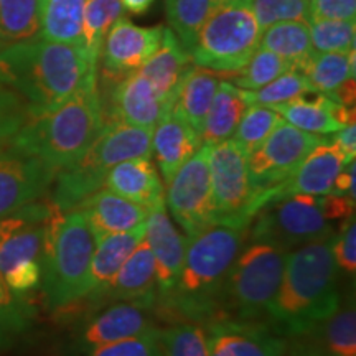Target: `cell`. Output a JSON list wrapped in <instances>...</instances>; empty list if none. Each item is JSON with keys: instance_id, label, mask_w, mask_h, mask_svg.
Here are the masks:
<instances>
[{"instance_id": "cell-24", "label": "cell", "mask_w": 356, "mask_h": 356, "mask_svg": "<svg viewBox=\"0 0 356 356\" xmlns=\"http://www.w3.org/2000/svg\"><path fill=\"white\" fill-rule=\"evenodd\" d=\"M202 147L200 134L173 111L160 118L152 131V154L162 180L168 184Z\"/></svg>"}, {"instance_id": "cell-22", "label": "cell", "mask_w": 356, "mask_h": 356, "mask_svg": "<svg viewBox=\"0 0 356 356\" xmlns=\"http://www.w3.org/2000/svg\"><path fill=\"white\" fill-rule=\"evenodd\" d=\"M284 121L315 136H330L355 122V108L338 104L323 92H304L293 99L273 106Z\"/></svg>"}, {"instance_id": "cell-32", "label": "cell", "mask_w": 356, "mask_h": 356, "mask_svg": "<svg viewBox=\"0 0 356 356\" xmlns=\"http://www.w3.org/2000/svg\"><path fill=\"white\" fill-rule=\"evenodd\" d=\"M314 91L330 95L348 79H355V50L351 51H314L300 70Z\"/></svg>"}, {"instance_id": "cell-33", "label": "cell", "mask_w": 356, "mask_h": 356, "mask_svg": "<svg viewBox=\"0 0 356 356\" xmlns=\"http://www.w3.org/2000/svg\"><path fill=\"white\" fill-rule=\"evenodd\" d=\"M121 0H88L84 7L81 47L95 63H99L101 48L106 35L122 17Z\"/></svg>"}, {"instance_id": "cell-48", "label": "cell", "mask_w": 356, "mask_h": 356, "mask_svg": "<svg viewBox=\"0 0 356 356\" xmlns=\"http://www.w3.org/2000/svg\"><path fill=\"white\" fill-rule=\"evenodd\" d=\"M310 19L355 20L356 0H310Z\"/></svg>"}, {"instance_id": "cell-11", "label": "cell", "mask_w": 356, "mask_h": 356, "mask_svg": "<svg viewBox=\"0 0 356 356\" xmlns=\"http://www.w3.org/2000/svg\"><path fill=\"white\" fill-rule=\"evenodd\" d=\"M210 149L211 145L202 144L167 184L168 213L188 239L215 225Z\"/></svg>"}, {"instance_id": "cell-43", "label": "cell", "mask_w": 356, "mask_h": 356, "mask_svg": "<svg viewBox=\"0 0 356 356\" xmlns=\"http://www.w3.org/2000/svg\"><path fill=\"white\" fill-rule=\"evenodd\" d=\"M261 30L279 22L310 20V0H251Z\"/></svg>"}, {"instance_id": "cell-9", "label": "cell", "mask_w": 356, "mask_h": 356, "mask_svg": "<svg viewBox=\"0 0 356 356\" xmlns=\"http://www.w3.org/2000/svg\"><path fill=\"white\" fill-rule=\"evenodd\" d=\"M251 241L269 243L284 251L328 238L333 231L322 210V197L297 193L267 202L249 225Z\"/></svg>"}, {"instance_id": "cell-40", "label": "cell", "mask_w": 356, "mask_h": 356, "mask_svg": "<svg viewBox=\"0 0 356 356\" xmlns=\"http://www.w3.org/2000/svg\"><path fill=\"white\" fill-rule=\"evenodd\" d=\"M291 70L287 61L275 55V53L266 50V48H257L254 55L249 58V61L241 70L233 73V84L236 88L244 89V91H254L259 89L275 78Z\"/></svg>"}, {"instance_id": "cell-38", "label": "cell", "mask_w": 356, "mask_h": 356, "mask_svg": "<svg viewBox=\"0 0 356 356\" xmlns=\"http://www.w3.org/2000/svg\"><path fill=\"white\" fill-rule=\"evenodd\" d=\"M163 356H210L207 330L193 322H175L159 328Z\"/></svg>"}, {"instance_id": "cell-23", "label": "cell", "mask_w": 356, "mask_h": 356, "mask_svg": "<svg viewBox=\"0 0 356 356\" xmlns=\"http://www.w3.org/2000/svg\"><path fill=\"white\" fill-rule=\"evenodd\" d=\"M86 218L96 244L111 234L126 233L147 221L149 208L119 197L109 190H97L79 203L78 208Z\"/></svg>"}, {"instance_id": "cell-5", "label": "cell", "mask_w": 356, "mask_h": 356, "mask_svg": "<svg viewBox=\"0 0 356 356\" xmlns=\"http://www.w3.org/2000/svg\"><path fill=\"white\" fill-rule=\"evenodd\" d=\"M96 238L79 210L56 211L48 226L42 257L44 304L63 312L86 296V282Z\"/></svg>"}, {"instance_id": "cell-34", "label": "cell", "mask_w": 356, "mask_h": 356, "mask_svg": "<svg viewBox=\"0 0 356 356\" xmlns=\"http://www.w3.org/2000/svg\"><path fill=\"white\" fill-rule=\"evenodd\" d=\"M33 310L24 296L13 292L0 273V355L10 350L32 327Z\"/></svg>"}, {"instance_id": "cell-6", "label": "cell", "mask_w": 356, "mask_h": 356, "mask_svg": "<svg viewBox=\"0 0 356 356\" xmlns=\"http://www.w3.org/2000/svg\"><path fill=\"white\" fill-rule=\"evenodd\" d=\"M152 155V131L126 122H104L99 136L71 165L56 172L50 202L60 211L79 207L89 195L101 190L108 172L124 160Z\"/></svg>"}, {"instance_id": "cell-17", "label": "cell", "mask_w": 356, "mask_h": 356, "mask_svg": "<svg viewBox=\"0 0 356 356\" xmlns=\"http://www.w3.org/2000/svg\"><path fill=\"white\" fill-rule=\"evenodd\" d=\"M162 26L145 29L121 17L106 35L101 48L102 73L119 79L140 70L162 42Z\"/></svg>"}, {"instance_id": "cell-55", "label": "cell", "mask_w": 356, "mask_h": 356, "mask_svg": "<svg viewBox=\"0 0 356 356\" xmlns=\"http://www.w3.org/2000/svg\"><path fill=\"white\" fill-rule=\"evenodd\" d=\"M2 47H3V44H2V43H0V50H2Z\"/></svg>"}, {"instance_id": "cell-42", "label": "cell", "mask_w": 356, "mask_h": 356, "mask_svg": "<svg viewBox=\"0 0 356 356\" xmlns=\"http://www.w3.org/2000/svg\"><path fill=\"white\" fill-rule=\"evenodd\" d=\"M309 30L314 51L328 53L355 50V20L310 19Z\"/></svg>"}, {"instance_id": "cell-45", "label": "cell", "mask_w": 356, "mask_h": 356, "mask_svg": "<svg viewBox=\"0 0 356 356\" xmlns=\"http://www.w3.org/2000/svg\"><path fill=\"white\" fill-rule=\"evenodd\" d=\"M88 356H163L159 341V327L150 328L137 337L101 346Z\"/></svg>"}, {"instance_id": "cell-12", "label": "cell", "mask_w": 356, "mask_h": 356, "mask_svg": "<svg viewBox=\"0 0 356 356\" xmlns=\"http://www.w3.org/2000/svg\"><path fill=\"white\" fill-rule=\"evenodd\" d=\"M325 139L327 136L300 131L284 119L274 127L267 139L248 157L249 177L261 193L262 203H267L269 191L291 178L310 150Z\"/></svg>"}, {"instance_id": "cell-53", "label": "cell", "mask_w": 356, "mask_h": 356, "mask_svg": "<svg viewBox=\"0 0 356 356\" xmlns=\"http://www.w3.org/2000/svg\"><path fill=\"white\" fill-rule=\"evenodd\" d=\"M299 356H330L320 348L317 343H300L293 346Z\"/></svg>"}, {"instance_id": "cell-1", "label": "cell", "mask_w": 356, "mask_h": 356, "mask_svg": "<svg viewBox=\"0 0 356 356\" xmlns=\"http://www.w3.org/2000/svg\"><path fill=\"white\" fill-rule=\"evenodd\" d=\"M97 76V63L81 44L37 37L0 50V84L20 96L30 114L56 108L79 89L96 83Z\"/></svg>"}, {"instance_id": "cell-21", "label": "cell", "mask_w": 356, "mask_h": 356, "mask_svg": "<svg viewBox=\"0 0 356 356\" xmlns=\"http://www.w3.org/2000/svg\"><path fill=\"white\" fill-rule=\"evenodd\" d=\"M346 163L350 162H346L343 154L338 150L332 139H325L310 150L291 178L269 191L267 202L297 193L315 195V197L332 193L335 178L343 170Z\"/></svg>"}, {"instance_id": "cell-52", "label": "cell", "mask_w": 356, "mask_h": 356, "mask_svg": "<svg viewBox=\"0 0 356 356\" xmlns=\"http://www.w3.org/2000/svg\"><path fill=\"white\" fill-rule=\"evenodd\" d=\"M124 10L129 13H134V15H140V13H145L149 10L150 6L155 2V0H121Z\"/></svg>"}, {"instance_id": "cell-37", "label": "cell", "mask_w": 356, "mask_h": 356, "mask_svg": "<svg viewBox=\"0 0 356 356\" xmlns=\"http://www.w3.org/2000/svg\"><path fill=\"white\" fill-rule=\"evenodd\" d=\"M215 0H165L168 29L175 33L181 48L193 50L197 37Z\"/></svg>"}, {"instance_id": "cell-18", "label": "cell", "mask_w": 356, "mask_h": 356, "mask_svg": "<svg viewBox=\"0 0 356 356\" xmlns=\"http://www.w3.org/2000/svg\"><path fill=\"white\" fill-rule=\"evenodd\" d=\"M145 241L152 251L157 279V300L163 299L177 286L178 275L184 266L188 238L173 225L165 210V203L149 211L145 221Z\"/></svg>"}, {"instance_id": "cell-2", "label": "cell", "mask_w": 356, "mask_h": 356, "mask_svg": "<svg viewBox=\"0 0 356 356\" xmlns=\"http://www.w3.org/2000/svg\"><path fill=\"white\" fill-rule=\"evenodd\" d=\"M249 228L213 225L188 239L177 286L155 302V318L208 325L220 317V299Z\"/></svg>"}, {"instance_id": "cell-30", "label": "cell", "mask_w": 356, "mask_h": 356, "mask_svg": "<svg viewBox=\"0 0 356 356\" xmlns=\"http://www.w3.org/2000/svg\"><path fill=\"white\" fill-rule=\"evenodd\" d=\"M88 0H40V33L48 42L81 44Z\"/></svg>"}, {"instance_id": "cell-19", "label": "cell", "mask_w": 356, "mask_h": 356, "mask_svg": "<svg viewBox=\"0 0 356 356\" xmlns=\"http://www.w3.org/2000/svg\"><path fill=\"white\" fill-rule=\"evenodd\" d=\"M111 121L154 131L163 114L172 111L139 70L119 78L111 91ZM106 121V122H111Z\"/></svg>"}, {"instance_id": "cell-46", "label": "cell", "mask_w": 356, "mask_h": 356, "mask_svg": "<svg viewBox=\"0 0 356 356\" xmlns=\"http://www.w3.org/2000/svg\"><path fill=\"white\" fill-rule=\"evenodd\" d=\"M332 252L338 269L345 270L346 274H355L356 270V225L355 215L343 220V225L333 233Z\"/></svg>"}, {"instance_id": "cell-4", "label": "cell", "mask_w": 356, "mask_h": 356, "mask_svg": "<svg viewBox=\"0 0 356 356\" xmlns=\"http://www.w3.org/2000/svg\"><path fill=\"white\" fill-rule=\"evenodd\" d=\"M104 122V106L96 81L79 89L56 108L29 114L8 147L61 170L86 152Z\"/></svg>"}, {"instance_id": "cell-8", "label": "cell", "mask_w": 356, "mask_h": 356, "mask_svg": "<svg viewBox=\"0 0 356 356\" xmlns=\"http://www.w3.org/2000/svg\"><path fill=\"white\" fill-rule=\"evenodd\" d=\"M287 254L262 241H251L241 249L222 289L218 318H264L279 291Z\"/></svg>"}, {"instance_id": "cell-3", "label": "cell", "mask_w": 356, "mask_h": 356, "mask_svg": "<svg viewBox=\"0 0 356 356\" xmlns=\"http://www.w3.org/2000/svg\"><path fill=\"white\" fill-rule=\"evenodd\" d=\"M332 239L333 234L287 254L279 291L266 315L282 337L310 335L340 307Z\"/></svg>"}, {"instance_id": "cell-31", "label": "cell", "mask_w": 356, "mask_h": 356, "mask_svg": "<svg viewBox=\"0 0 356 356\" xmlns=\"http://www.w3.org/2000/svg\"><path fill=\"white\" fill-rule=\"evenodd\" d=\"M259 47L275 53L297 71L304 68L314 53L307 22H279L267 26L261 33Z\"/></svg>"}, {"instance_id": "cell-16", "label": "cell", "mask_w": 356, "mask_h": 356, "mask_svg": "<svg viewBox=\"0 0 356 356\" xmlns=\"http://www.w3.org/2000/svg\"><path fill=\"white\" fill-rule=\"evenodd\" d=\"M55 168L42 160L7 147L0 152V218L25 204L42 200L56 177Z\"/></svg>"}, {"instance_id": "cell-54", "label": "cell", "mask_w": 356, "mask_h": 356, "mask_svg": "<svg viewBox=\"0 0 356 356\" xmlns=\"http://www.w3.org/2000/svg\"><path fill=\"white\" fill-rule=\"evenodd\" d=\"M289 356H299V353H297V351H296V348H292V351H291V355H289Z\"/></svg>"}, {"instance_id": "cell-50", "label": "cell", "mask_w": 356, "mask_h": 356, "mask_svg": "<svg viewBox=\"0 0 356 356\" xmlns=\"http://www.w3.org/2000/svg\"><path fill=\"white\" fill-rule=\"evenodd\" d=\"M332 142L343 154L346 162H353L356 155V124L351 122L348 126H345L343 129L335 132Z\"/></svg>"}, {"instance_id": "cell-7", "label": "cell", "mask_w": 356, "mask_h": 356, "mask_svg": "<svg viewBox=\"0 0 356 356\" xmlns=\"http://www.w3.org/2000/svg\"><path fill=\"white\" fill-rule=\"evenodd\" d=\"M261 33L251 0H215L190 53L191 63L233 74L259 48Z\"/></svg>"}, {"instance_id": "cell-35", "label": "cell", "mask_w": 356, "mask_h": 356, "mask_svg": "<svg viewBox=\"0 0 356 356\" xmlns=\"http://www.w3.org/2000/svg\"><path fill=\"white\" fill-rule=\"evenodd\" d=\"M314 332H318L317 345L325 353L330 356H356V310L353 302L338 307Z\"/></svg>"}, {"instance_id": "cell-13", "label": "cell", "mask_w": 356, "mask_h": 356, "mask_svg": "<svg viewBox=\"0 0 356 356\" xmlns=\"http://www.w3.org/2000/svg\"><path fill=\"white\" fill-rule=\"evenodd\" d=\"M50 200H37L0 218V273L26 261L42 264L44 238L55 213Z\"/></svg>"}, {"instance_id": "cell-28", "label": "cell", "mask_w": 356, "mask_h": 356, "mask_svg": "<svg viewBox=\"0 0 356 356\" xmlns=\"http://www.w3.org/2000/svg\"><path fill=\"white\" fill-rule=\"evenodd\" d=\"M218 86H220L218 73L193 65L178 86L172 111L185 122H188L198 134H202L204 118L210 111Z\"/></svg>"}, {"instance_id": "cell-14", "label": "cell", "mask_w": 356, "mask_h": 356, "mask_svg": "<svg viewBox=\"0 0 356 356\" xmlns=\"http://www.w3.org/2000/svg\"><path fill=\"white\" fill-rule=\"evenodd\" d=\"M210 356H286L287 337L262 320L216 318L207 325Z\"/></svg>"}, {"instance_id": "cell-10", "label": "cell", "mask_w": 356, "mask_h": 356, "mask_svg": "<svg viewBox=\"0 0 356 356\" xmlns=\"http://www.w3.org/2000/svg\"><path fill=\"white\" fill-rule=\"evenodd\" d=\"M210 173L215 225L249 228L264 203L249 177L248 155L233 139L211 145Z\"/></svg>"}, {"instance_id": "cell-36", "label": "cell", "mask_w": 356, "mask_h": 356, "mask_svg": "<svg viewBox=\"0 0 356 356\" xmlns=\"http://www.w3.org/2000/svg\"><path fill=\"white\" fill-rule=\"evenodd\" d=\"M40 0H0V43L12 44L37 38Z\"/></svg>"}, {"instance_id": "cell-51", "label": "cell", "mask_w": 356, "mask_h": 356, "mask_svg": "<svg viewBox=\"0 0 356 356\" xmlns=\"http://www.w3.org/2000/svg\"><path fill=\"white\" fill-rule=\"evenodd\" d=\"M356 163L353 162L346 163L343 170L338 173L335 178V184H333V191L332 193L338 195H348L351 200L356 197Z\"/></svg>"}, {"instance_id": "cell-29", "label": "cell", "mask_w": 356, "mask_h": 356, "mask_svg": "<svg viewBox=\"0 0 356 356\" xmlns=\"http://www.w3.org/2000/svg\"><path fill=\"white\" fill-rule=\"evenodd\" d=\"M248 106L243 89L236 88L231 81H220L200 134L202 144L215 145L231 139Z\"/></svg>"}, {"instance_id": "cell-25", "label": "cell", "mask_w": 356, "mask_h": 356, "mask_svg": "<svg viewBox=\"0 0 356 356\" xmlns=\"http://www.w3.org/2000/svg\"><path fill=\"white\" fill-rule=\"evenodd\" d=\"M102 186L119 197L152 208L165 203V186L157 167L147 157H137L114 165L106 175Z\"/></svg>"}, {"instance_id": "cell-20", "label": "cell", "mask_w": 356, "mask_h": 356, "mask_svg": "<svg viewBox=\"0 0 356 356\" xmlns=\"http://www.w3.org/2000/svg\"><path fill=\"white\" fill-rule=\"evenodd\" d=\"M95 309L127 300H155L157 302V279L152 251L144 239L127 257L113 280L96 296L83 297Z\"/></svg>"}, {"instance_id": "cell-49", "label": "cell", "mask_w": 356, "mask_h": 356, "mask_svg": "<svg viewBox=\"0 0 356 356\" xmlns=\"http://www.w3.org/2000/svg\"><path fill=\"white\" fill-rule=\"evenodd\" d=\"M322 210L328 221L333 220H346V218L355 215V200L348 195L328 193L322 197Z\"/></svg>"}, {"instance_id": "cell-41", "label": "cell", "mask_w": 356, "mask_h": 356, "mask_svg": "<svg viewBox=\"0 0 356 356\" xmlns=\"http://www.w3.org/2000/svg\"><path fill=\"white\" fill-rule=\"evenodd\" d=\"M282 121V118L273 108L267 106H248L246 113L239 121L233 134V139L244 150V154L251 155L267 139L274 127Z\"/></svg>"}, {"instance_id": "cell-39", "label": "cell", "mask_w": 356, "mask_h": 356, "mask_svg": "<svg viewBox=\"0 0 356 356\" xmlns=\"http://www.w3.org/2000/svg\"><path fill=\"white\" fill-rule=\"evenodd\" d=\"M312 91H314V88L304 73L297 70H289L275 78L274 81L259 89H254V91H244L243 89V96L249 106L256 104L273 108V106L282 104V102Z\"/></svg>"}, {"instance_id": "cell-47", "label": "cell", "mask_w": 356, "mask_h": 356, "mask_svg": "<svg viewBox=\"0 0 356 356\" xmlns=\"http://www.w3.org/2000/svg\"><path fill=\"white\" fill-rule=\"evenodd\" d=\"M3 279L13 292L25 296L42 284V264L37 261H26L22 264L12 267L3 274Z\"/></svg>"}, {"instance_id": "cell-27", "label": "cell", "mask_w": 356, "mask_h": 356, "mask_svg": "<svg viewBox=\"0 0 356 356\" xmlns=\"http://www.w3.org/2000/svg\"><path fill=\"white\" fill-rule=\"evenodd\" d=\"M145 234L147 226L145 222H142L137 228L126 231V233L111 234L96 244L91 266H89L86 296L84 297L96 296L108 286L124 262L127 261V257L132 254L134 249L144 241Z\"/></svg>"}, {"instance_id": "cell-15", "label": "cell", "mask_w": 356, "mask_h": 356, "mask_svg": "<svg viewBox=\"0 0 356 356\" xmlns=\"http://www.w3.org/2000/svg\"><path fill=\"white\" fill-rule=\"evenodd\" d=\"M155 300L113 302L88 320L78 337V348L91 353L101 346L140 335L157 327Z\"/></svg>"}, {"instance_id": "cell-44", "label": "cell", "mask_w": 356, "mask_h": 356, "mask_svg": "<svg viewBox=\"0 0 356 356\" xmlns=\"http://www.w3.org/2000/svg\"><path fill=\"white\" fill-rule=\"evenodd\" d=\"M29 106L10 88L0 84V152L6 150L15 134L29 119Z\"/></svg>"}, {"instance_id": "cell-26", "label": "cell", "mask_w": 356, "mask_h": 356, "mask_svg": "<svg viewBox=\"0 0 356 356\" xmlns=\"http://www.w3.org/2000/svg\"><path fill=\"white\" fill-rule=\"evenodd\" d=\"M191 66L193 63H191L190 55L181 48L175 33L165 26L157 51L145 61L139 71L149 79L157 95L172 109L178 86H180L181 79L185 78Z\"/></svg>"}]
</instances>
